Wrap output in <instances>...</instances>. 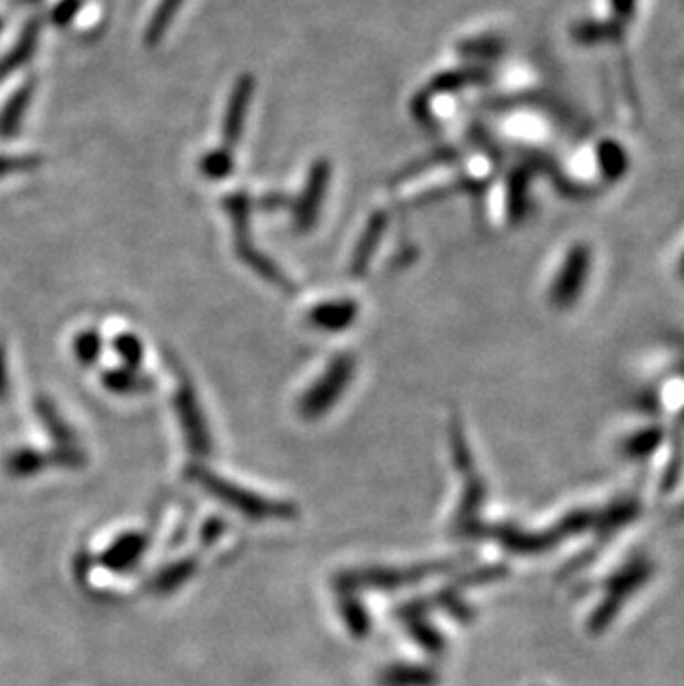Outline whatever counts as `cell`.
<instances>
[{
	"instance_id": "obj_13",
	"label": "cell",
	"mask_w": 684,
	"mask_h": 686,
	"mask_svg": "<svg viewBox=\"0 0 684 686\" xmlns=\"http://www.w3.org/2000/svg\"><path fill=\"white\" fill-rule=\"evenodd\" d=\"M182 3H185V0H160V6L156 8V12H154V17H151V21L147 25V32H145V43L149 48L158 45L165 39V34L171 28V23H173L178 10L182 8Z\"/></svg>"
},
{
	"instance_id": "obj_23",
	"label": "cell",
	"mask_w": 684,
	"mask_h": 686,
	"mask_svg": "<svg viewBox=\"0 0 684 686\" xmlns=\"http://www.w3.org/2000/svg\"><path fill=\"white\" fill-rule=\"evenodd\" d=\"M680 274H682V278H684V258H682V265H680Z\"/></svg>"
},
{
	"instance_id": "obj_1",
	"label": "cell",
	"mask_w": 684,
	"mask_h": 686,
	"mask_svg": "<svg viewBox=\"0 0 684 686\" xmlns=\"http://www.w3.org/2000/svg\"><path fill=\"white\" fill-rule=\"evenodd\" d=\"M354 369H356V360L349 353H338L329 362L327 371L303 395V400H301L303 415L316 418V415H323L325 411H329L332 404L345 393L347 384L351 382Z\"/></svg>"
},
{
	"instance_id": "obj_17",
	"label": "cell",
	"mask_w": 684,
	"mask_h": 686,
	"mask_svg": "<svg viewBox=\"0 0 684 686\" xmlns=\"http://www.w3.org/2000/svg\"><path fill=\"white\" fill-rule=\"evenodd\" d=\"M101 334L96 329H85L74 338V353L83 365H94L101 358Z\"/></svg>"
},
{
	"instance_id": "obj_3",
	"label": "cell",
	"mask_w": 684,
	"mask_h": 686,
	"mask_svg": "<svg viewBox=\"0 0 684 686\" xmlns=\"http://www.w3.org/2000/svg\"><path fill=\"white\" fill-rule=\"evenodd\" d=\"M254 92H256V81L252 74H243L234 83V89L230 94V101H227L224 116H222V147L234 151L236 145L241 143L243 131H245V120L250 114V105L254 101Z\"/></svg>"
},
{
	"instance_id": "obj_24",
	"label": "cell",
	"mask_w": 684,
	"mask_h": 686,
	"mask_svg": "<svg viewBox=\"0 0 684 686\" xmlns=\"http://www.w3.org/2000/svg\"><path fill=\"white\" fill-rule=\"evenodd\" d=\"M0 28H3V23H0Z\"/></svg>"
},
{
	"instance_id": "obj_22",
	"label": "cell",
	"mask_w": 684,
	"mask_h": 686,
	"mask_svg": "<svg viewBox=\"0 0 684 686\" xmlns=\"http://www.w3.org/2000/svg\"><path fill=\"white\" fill-rule=\"evenodd\" d=\"M8 391V356L6 347L0 345V395H6Z\"/></svg>"
},
{
	"instance_id": "obj_2",
	"label": "cell",
	"mask_w": 684,
	"mask_h": 686,
	"mask_svg": "<svg viewBox=\"0 0 684 686\" xmlns=\"http://www.w3.org/2000/svg\"><path fill=\"white\" fill-rule=\"evenodd\" d=\"M329 184H332V162L327 158H318L307 173L303 193L292 202L294 229L298 234L314 232V226L320 218V209L327 200Z\"/></svg>"
},
{
	"instance_id": "obj_4",
	"label": "cell",
	"mask_w": 684,
	"mask_h": 686,
	"mask_svg": "<svg viewBox=\"0 0 684 686\" xmlns=\"http://www.w3.org/2000/svg\"><path fill=\"white\" fill-rule=\"evenodd\" d=\"M234 250L236 256L256 274L261 276L265 283L283 289V292H292L294 285L290 281V276L267 256L263 254L254 241H252V232H234Z\"/></svg>"
},
{
	"instance_id": "obj_6",
	"label": "cell",
	"mask_w": 684,
	"mask_h": 686,
	"mask_svg": "<svg viewBox=\"0 0 684 686\" xmlns=\"http://www.w3.org/2000/svg\"><path fill=\"white\" fill-rule=\"evenodd\" d=\"M387 226H389V213L378 209L369 215L362 234L354 247V254H351V261H349V272L351 276H365L385 234H387Z\"/></svg>"
},
{
	"instance_id": "obj_5",
	"label": "cell",
	"mask_w": 684,
	"mask_h": 686,
	"mask_svg": "<svg viewBox=\"0 0 684 686\" xmlns=\"http://www.w3.org/2000/svg\"><path fill=\"white\" fill-rule=\"evenodd\" d=\"M360 316V305L354 298H334L327 303H318L309 309L307 323L327 334H338L349 329Z\"/></svg>"
},
{
	"instance_id": "obj_18",
	"label": "cell",
	"mask_w": 684,
	"mask_h": 686,
	"mask_svg": "<svg viewBox=\"0 0 684 686\" xmlns=\"http://www.w3.org/2000/svg\"><path fill=\"white\" fill-rule=\"evenodd\" d=\"M43 160L39 156H0V178H6L17 171L36 169Z\"/></svg>"
},
{
	"instance_id": "obj_19",
	"label": "cell",
	"mask_w": 684,
	"mask_h": 686,
	"mask_svg": "<svg viewBox=\"0 0 684 686\" xmlns=\"http://www.w3.org/2000/svg\"><path fill=\"white\" fill-rule=\"evenodd\" d=\"M83 8V0H61V3L52 10V23L59 28H67L76 14Z\"/></svg>"
},
{
	"instance_id": "obj_12",
	"label": "cell",
	"mask_w": 684,
	"mask_h": 686,
	"mask_svg": "<svg viewBox=\"0 0 684 686\" xmlns=\"http://www.w3.org/2000/svg\"><path fill=\"white\" fill-rule=\"evenodd\" d=\"M222 209L227 218L232 220L234 232H252V215H254V200L248 191H236L224 196Z\"/></svg>"
},
{
	"instance_id": "obj_20",
	"label": "cell",
	"mask_w": 684,
	"mask_h": 686,
	"mask_svg": "<svg viewBox=\"0 0 684 686\" xmlns=\"http://www.w3.org/2000/svg\"><path fill=\"white\" fill-rule=\"evenodd\" d=\"M657 442V433L655 431H644V433H638L635 437H631V442L627 444V451L633 453V455H644L649 453Z\"/></svg>"
},
{
	"instance_id": "obj_8",
	"label": "cell",
	"mask_w": 684,
	"mask_h": 686,
	"mask_svg": "<svg viewBox=\"0 0 684 686\" xmlns=\"http://www.w3.org/2000/svg\"><path fill=\"white\" fill-rule=\"evenodd\" d=\"M646 576H649V564H644V562H635V564H631L629 569H624L622 573H618V576L611 580V593H613V598H611L609 602H604V604L596 611L591 626H593L596 631L602 629V626H607V624L611 622V618L615 615L620 602H622L629 593H633V591L644 582Z\"/></svg>"
},
{
	"instance_id": "obj_10",
	"label": "cell",
	"mask_w": 684,
	"mask_h": 686,
	"mask_svg": "<svg viewBox=\"0 0 684 686\" xmlns=\"http://www.w3.org/2000/svg\"><path fill=\"white\" fill-rule=\"evenodd\" d=\"M39 36H41V25L39 23H28V28L23 30L21 39L14 43V48L10 50V54L6 59H0V83L6 78H10L17 70H21L25 63H30V59L36 52L39 45Z\"/></svg>"
},
{
	"instance_id": "obj_15",
	"label": "cell",
	"mask_w": 684,
	"mask_h": 686,
	"mask_svg": "<svg viewBox=\"0 0 684 686\" xmlns=\"http://www.w3.org/2000/svg\"><path fill=\"white\" fill-rule=\"evenodd\" d=\"M105 384L107 389L116 391V393H134V391H147V387H151V382L143 376H138L134 369H114L109 373H105Z\"/></svg>"
},
{
	"instance_id": "obj_14",
	"label": "cell",
	"mask_w": 684,
	"mask_h": 686,
	"mask_svg": "<svg viewBox=\"0 0 684 686\" xmlns=\"http://www.w3.org/2000/svg\"><path fill=\"white\" fill-rule=\"evenodd\" d=\"M453 160H455V151L449 149V147H442V149H438V151H433V154H429V156H424V158H420L415 162H409L402 171L396 173V178H391V184L407 182L413 176L422 173L424 169H431V167H438V165H446V162H453Z\"/></svg>"
},
{
	"instance_id": "obj_7",
	"label": "cell",
	"mask_w": 684,
	"mask_h": 686,
	"mask_svg": "<svg viewBox=\"0 0 684 686\" xmlns=\"http://www.w3.org/2000/svg\"><path fill=\"white\" fill-rule=\"evenodd\" d=\"M589 252L587 247L578 245L573 252H569L565 267L558 276L556 287L551 289V303H556L558 307H567L573 303V298L578 296V292L582 289V281L587 276V265H589Z\"/></svg>"
},
{
	"instance_id": "obj_11",
	"label": "cell",
	"mask_w": 684,
	"mask_h": 686,
	"mask_svg": "<svg viewBox=\"0 0 684 686\" xmlns=\"http://www.w3.org/2000/svg\"><path fill=\"white\" fill-rule=\"evenodd\" d=\"M236 169V160H234V151L227 147H218V149H209L207 154H202V158L198 160V171L202 173V178L207 180H224L230 178L232 171Z\"/></svg>"
},
{
	"instance_id": "obj_21",
	"label": "cell",
	"mask_w": 684,
	"mask_h": 686,
	"mask_svg": "<svg viewBox=\"0 0 684 686\" xmlns=\"http://www.w3.org/2000/svg\"><path fill=\"white\" fill-rule=\"evenodd\" d=\"M292 198L285 196V193H267L259 200V209L261 211H267V213H274V211H283L287 207H292Z\"/></svg>"
},
{
	"instance_id": "obj_16",
	"label": "cell",
	"mask_w": 684,
	"mask_h": 686,
	"mask_svg": "<svg viewBox=\"0 0 684 686\" xmlns=\"http://www.w3.org/2000/svg\"><path fill=\"white\" fill-rule=\"evenodd\" d=\"M114 349L118 353V358L129 367V369H136L140 362H143V353H145V347L140 342V338L131 331H123L118 334V338L114 340Z\"/></svg>"
},
{
	"instance_id": "obj_9",
	"label": "cell",
	"mask_w": 684,
	"mask_h": 686,
	"mask_svg": "<svg viewBox=\"0 0 684 686\" xmlns=\"http://www.w3.org/2000/svg\"><path fill=\"white\" fill-rule=\"evenodd\" d=\"M34 78H28L6 103V107L0 109V136L12 138L21 131L23 120L30 112L32 98H34Z\"/></svg>"
}]
</instances>
